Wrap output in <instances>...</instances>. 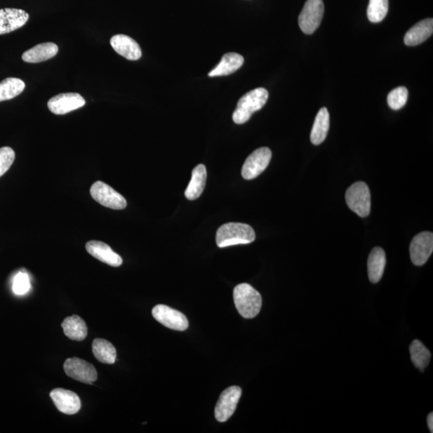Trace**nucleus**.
<instances>
[{"instance_id":"1","label":"nucleus","mask_w":433,"mask_h":433,"mask_svg":"<svg viewBox=\"0 0 433 433\" xmlns=\"http://www.w3.org/2000/svg\"><path fill=\"white\" fill-rule=\"evenodd\" d=\"M254 229L245 223L229 222L218 229L216 243L219 248L239 244H250L255 240Z\"/></svg>"},{"instance_id":"2","label":"nucleus","mask_w":433,"mask_h":433,"mask_svg":"<svg viewBox=\"0 0 433 433\" xmlns=\"http://www.w3.org/2000/svg\"><path fill=\"white\" fill-rule=\"evenodd\" d=\"M234 301L239 313L245 319L255 318L261 311L262 296L249 284H241L236 286Z\"/></svg>"},{"instance_id":"3","label":"nucleus","mask_w":433,"mask_h":433,"mask_svg":"<svg viewBox=\"0 0 433 433\" xmlns=\"http://www.w3.org/2000/svg\"><path fill=\"white\" fill-rule=\"evenodd\" d=\"M268 98V91L263 88H258L246 93L239 100L237 108L234 112V122L241 125L248 121L254 112L263 108Z\"/></svg>"},{"instance_id":"4","label":"nucleus","mask_w":433,"mask_h":433,"mask_svg":"<svg viewBox=\"0 0 433 433\" xmlns=\"http://www.w3.org/2000/svg\"><path fill=\"white\" fill-rule=\"evenodd\" d=\"M348 207L361 218L368 217L371 212V193L366 183L358 182L347 189L345 195Z\"/></svg>"},{"instance_id":"5","label":"nucleus","mask_w":433,"mask_h":433,"mask_svg":"<svg viewBox=\"0 0 433 433\" xmlns=\"http://www.w3.org/2000/svg\"><path fill=\"white\" fill-rule=\"evenodd\" d=\"M324 14L323 0H307L299 16L300 29L307 35H312L321 25Z\"/></svg>"},{"instance_id":"6","label":"nucleus","mask_w":433,"mask_h":433,"mask_svg":"<svg viewBox=\"0 0 433 433\" xmlns=\"http://www.w3.org/2000/svg\"><path fill=\"white\" fill-rule=\"evenodd\" d=\"M90 194L98 204L110 209L123 210L127 206L126 199L103 182H95L90 189Z\"/></svg>"},{"instance_id":"7","label":"nucleus","mask_w":433,"mask_h":433,"mask_svg":"<svg viewBox=\"0 0 433 433\" xmlns=\"http://www.w3.org/2000/svg\"><path fill=\"white\" fill-rule=\"evenodd\" d=\"M65 373L70 378L92 385L98 380V372L92 364L76 357L67 359L64 364Z\"/></svg>"},{"instance_id":"8","label":"nucleus","mask_w":433,"mask_h":433,"mask_svg":"<svg viewBox=\"0 0 433 433\" xmlns=\"http://www.w3.org/2000/svg\"><path fill=\"white\" fill-rule=\"evenodd\" d=\"M272 150L267 147L256 149L247 157L243 168L241 176L246 180L255 179L266 170L272 160Z\"/></svg>"},{"instance_id":"9","label":"nucleus","mask_w":433,"mask_h":433,"mask_svg":"<svg viewBox=\"0 0 433 433\" xmlns=\"http://www.w3.org/2000/svg\"><path fill=\"white\" fill-rule=\"evenodd\" d=\"M241 396L240 387L232 386L222 392L215 407V418L218 422H226L237 408Z\"/></svg>"},{"instance_id":"10","label":"nucleus","mask_w":433,"mask_h":433,"mask_svg":"<svg viewBox=\"0 0 433 433\" xmlns=\"http://www.w3.org/2000/svg\"><path fill=\"white\" fill-rule=\"evenodd\" d=\"M154 318L166 328L184 331L187 330L189 322L182 312L166 305H156L152 311Z\"/></svg>"},{"instance_id":"11","label":"nucleus","mask_w":433,"mask_h":433,"mask_svg":"<svg viewBox=\"0 0 433 433\" xmlns=\"http://www.w3.org/2000/svg\"><path fill=\"white\" fill-rule=\"evenodd\" d=\"M410 257L414 265L422 266L429 260L433 251V234L422 232L415 235L410 244Z\"/></svg>"},{"instance_id":"12","label":"nucleus","mask_w":433,"mask_h":433,"mask_svg":"<svg viewBox=\"0 0 433 433\" xmlns=\"http://www.w3.org/2000/svg\"><path fill=\"white\" fill-rule=\"evenodd\" d=\"M86 105V100L79 93H60L51 98L48 107L55 115H65L72 111L82 108Z\"/></svg>"},{"instance_id":"13","label":"nucleus","mask_w":433,"mask_h":433,"mask_svg":"<svg viewBox=\"0 0 433 433\" xmlns=\"http://www.w3.org/2000/svg\"><path fill=\"white\" fill-rule=\"evenodd\" d=\"M55 406L66 415H75L81 408V401L75 392L64 389H55L50 392Z\"/></svg>"},{"instance_id":"14","label":"nucleus","mask_w":433,"mask_h":433,"mask_svg":"<svg viewBox=\"0 0 433 433\" xmlns=\"http://www.w3.org/2000/svg\"><path fill=\"white\" fill-rule=\"evenodd\" d=\"M29 20L25 11L16 8L0 9V35L14 32Z\"/></svg>"},{"instance_id":"15","label":"nucleus","mask_w":433,"mask_h":433,"mask_svg":"<svg viewBox=\"0 0 433 433\" xmlns=\"http://www.w3.org/2000/svg\"><path fill=\"white\" fill-rule=\"evenodd\" d=\"M86 251L88 254L97 260L114 267L122 265L121 257L112 250L109 245L100 241H89L86 244Z\"/></svg>"},{"instance_id":"16","label":"nucleus","mask_w":433,"mask_h":433,"mask_svg":"<svg viewBox=\"0 0 433 433\" xmlns=\"http://www.w3.org/2000/svg\"><path fill=\"white\" fill-rule=\"evenodd\" d=\"M110 44L116 53L128 60H138L142 58V49L131 37L120 34L111 38Z\"/></svg>"},{"instance_id":"17","label":"nucleus","mask_w":433,"mask_h":433,"mask_svg":"<svg viewBox=\"0 0 433 433\" xmlns=\"http://www.w3.org/2000/svg\"><path fill=\"white\" fill-rule=\"evenodd\" d=\"M433 32V20L426 19L418 22L406 33L404 44L407 46H417L428 39Z\"/></svg>"},{"instance_id":"18","label":"nucleus","mask_w":433,"mask_h":433,"mask_svg":"<svg viewBox=\"0 0 433 433\" xmlns=\"http://www.w3.org/2000/svg\"><path fill=\"white\" fill-rule=\"evenodd\" d=\"M59 51L58 45L54 43H44L36 45V46L26 51L22 55V59L27 63H41L52 59L58 54Z\"/></svg>"},{"instance_id":"19","label":"nucleus","mask_w":433,"mask_h":433,"mask_svg":"<svg viewBox=\"0 0 433 433\" xmlns=\"http://www.w3.org/2000/svg\"><path fill=\"white\" fill-rule=\"evenodd\" d=\"M386 266V255L380 247H375L371 251L368 260V277L373 284L378 283L383 277Z\"/></svg>"},{"instance_id":"20","label":"nucleus","mask_w":433,"mask_h":433,"mask_svg":"<svg viewBox=\"0 0 433 433\" xmlns=\"http://www.w3.org/2000/svg\"><path fill=\"white\" fill-rule=\"evenodd\" d=\"M244 64V58L243 55L234 53L225 54L220 63L210 72L209 76L215 77L232 74V73L239 70Z\"/></svg>"},{"instance_id":"21","label":"nucleus","mask_w":433,"mask_h":433,"mask_svg":"<svg viewBox=\"0 0 433 433\" xmlns=\"http://www.w3.org/2000/svg\"><path fill=\"white\" fill-rule=\"evenodd\" d=\"M207 178L206 168L204 165L196 166L192 172V178L185 189V195L190 201L198 199L204 192Z\"/></svg>"},{"instance_id":"22","label":"nucleus","mask_w":433,"mask_h":433,"mask_svg":"<svg viewBox=\"0 0 433 433\" xmlns=\"http://www.w3.org/2000/svg\"><path fill=\"white\" fill-rule=\"evenodd\" d=\"M61 326L63 328L65 335L72 340L82 341L88 335V328L86 322L76 314L67 317Z\"/></svg>"},{"instance_id":"23","label":"nucleus","mask_w":433,"mask_h":433,"mask_svg":"<svg viewBox=\"0 0 433 433\" xmlns=\"http://www.w3.org/2000/svg\"><path fill=\"white\" fill-rule=\"evenodd\" d=\"M330 116L327 108H322L318 112L311 133V142L319 145L324 142L329 131Z\"/></svg>"},{"instance_id":"24","label":"nucleus","mask_w":433,"mask_h":433,"mask_svg":"<svg viewBox=\"0 0 433 433\" xmlns=\"http://www.w3.org/2000/svg\"><path fill=\"white\" fill-rule=\"evenodd\" d=\"M93 353L100 363L114 364L116 362V348L108 340L95 339L93 342Z\"/></svg>"},{"instance_id":"25","label":"nucleus","mask_w":433,"mask_h":433,"mask_svg":"<svg viewBox=\"0 0 433 433\" xmlns=\"http://www.w3.org/2000/svg\"><path fill=\"white\" fill-rule=\"evenodd\" d=\"M410 355L415 367L420 371L425 370L428 366L431 359V352L422 342L415 340L409 347Z\"/></svg>"},{"instance_id":"26","label":"nucleus","mask_w":433,"mask_h":433,"mask_svg":"<svg viewBox=\"0 0 433 433\" xmlns=\"http://www.w3.org/2000/svg\"><path fill=\"white\" fill-rule=\"evenodd\" d=\"M25 83L18 78L9 77L0 82V102L11 100L24 91Z\"/></svg>"},{"instance_id":"27","label":"nucleus","mask_w":433,"mask_h":433,"mask_svg":"<svg viewBox=\"0 0 433 433\" xmlns=\"http://www.w3.org/2000/svg\"><path fill=\"white\" fill-rule=\"evenodd\" d=\"M389 0H370L368 7V18L371 22H380L389 11Z\"/></svg>"},{"instance_id":"28","label":"nucleus","mask_w":433,"mask_h":433,"mask_svg":"<svg viewBox=\"0 0 433 433\" xmlns=\"http://www.w3.org/2000/svg\"><path fill=\"white\" fill-rule=\"evenodd\" d=\"M408 98V91L406 88L398 87L393 89L387 95V104L393 110H398L406 105Z\"/></svg>"},{"instance_id":"29","label":"nucleus","mask_w":433,"mask_h":433,"mask_svg":"<svg viewBox=\"0 0 433 433\" xmlns=\"http://www.w3.org/2000/svg\"><path fill=\"white\" fill-rule=\"evenodd\" d=\"M15 159V151L10 148L3 147L0 148V178H1L6 173H7L13 166Z\"/></svg>"},{"instance_id":"30","label":"nucleus","mask_w":433,"mask_h":433,"mask_svg":"<svg viewBox=\"0 0 433 433\" xmlns=\"http://www.w3.org/2000/svg\"><path fill=\"white\" fill-rule=\"evenodd\" d=\"M31 288L30 279L27 274L20 272L13 283V291L16 295H25Z\"/></svg>"},{"instance_id":"31","label":"nucleus","mask_w":433,"mask_h":433,"mask_svg":"<svg viewBox=\"0 0 433 433\" xmlns=\"http://www.w3.org/2000/svg\"><path fill=\"white\" fill-rule=\"evenodd\" d=\"M428 426L431 432H433V413L428 415Z\"/></svg>"}]
</instances>
